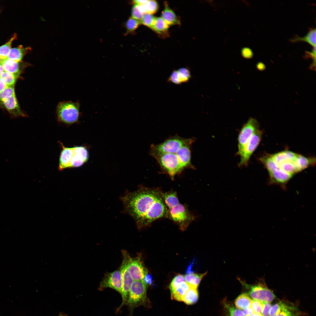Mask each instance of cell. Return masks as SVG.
Returning a JSON list of instances; mask_svg holds the SVG:
<instances>
[{"label":"cell","instance_id":"1","mask_svg":"<svg viewBox=\"0 0 316 316\" xmlns=\"http://www.w3.org/2000/svg\"><path fill=\"white\" fill-rule=\"evenodd\" d=\"M160 190L140 187L133 192H126L121 197L125 210L134 219L138 229L166 217L167 208Z\"/></svg>","mask_w":316,"mask_h":316},{"label":"cell","instance_id":"2","mask_svg":"<svg viewBox=\"0 0 316 316\" xmlns=\"http://www.w3.org/2000/svg\"><path fill=\"white\" fill-rule=\"evenodd\" d=\"M195 140L194 138H186L175 135L169 138L161 143L151 145L150 153H176L183 146L192 145Z\"/></svg>","mask_w":316,"mask_h":316},{"label":"cell","instance_id":"3","mask_svg":"<svg viewBox=\"0 0 316 316\" xmlns=\"http://www.w3.org/2000/svg\"><path fill=\"white\" fill-rule=\"evenodd\" d=\"M80 108V103L78 102H60L56 108V116L58 121L67 125L77 122L79 117Z\"/></svg>","mask_w":316,"mask_h":316},{"label":"cell","instance_id":"4","mask_svg":"<svg viewBox=\"0 0 316 316\" xmlns=\"http://www.w3.org/2000/svg\"><path fill=\"white\" fill-rule=\"evenodd\" d=\"M150 154L155 159L162 169L172 179L183 169L176 153H154Z\"/></svg>","mask_w":316,"mask_h":316},{"label":"cell","instance_id":"5","mask_svg":"<svg viewBox=\"0 0 316 316\" xmlns=\"http://www.w3.org/2000/svg\"><path fill=\"white\" fill-rule=\"evenodd\" d=\"M166 217L173 221L182 231L186 229L194 217L187 207L179 202L167 208Z\"/></svg>","mask_w":316,"mask_h":316},{"label":"cell","instance_id":"6","mask_svg":"<svg viewBox=\"0 0 316 316\" xmlns=\"http://www.w3.org/2000/svg\"><path fill=\"white\" fill-rule=\"evenodd\" d=\"M147 285L142 281H134L131 286L126 305L131 316L134 309L145 304L146 298Z\"/></svg>","mask_w":316,"mask_h":316},{"label":"cell","instance_id":"7","mask_svg":"<svg viewBox=\"0 0 316 316\" xmlns=\"http://www.w3.org/2000/svg\"><path fill=\"white\" fill-rule=\"evenodd\" d=\"M122 251L123 259L120 270L122 279V287L121 293L122 301L120 305L116 309V312H119L123 306L126 305L130 290L134 281L128 268V260L130 256L126 251L122 250Z\"/></svg>","mask_w":316,"mask_h":316},{"label":"cell","instance_id":"8","mask_svg":"<svg viewBox=\"0 0 316 316\" xmlns=\"http://www.w3.org/2000/svg\"><path fill=\"white\" fill-rule=\"evenodd\" d=\"M242 283L248 290V295L254 300L270 303L275 298L273 292L267 287L264 282L253 285L243 282Z\"/></svg>","mask_w":316,"mask_h":316},{"label":"cell","instance_id":"9","mask_svg":"<svg viewBox=\"0 0 316 316\" xmlns=\"http://www.w3.org/2000/svg\"><path fill=\"white\" fill-rule=\"evenodd\" d=\"M262 132L259 129L252 135L246 144L243 150L239 155L240 160L238 166H246L250 158L258 145L261 139Z\"/></svg>","mask_w":316,"mask_h":316},{"label":"cell","instance_id":"10","mask_svg":"<svg viewBox=\"0 0 316 316\" xmlns=\"http://www.w3.org/2000/svg\"><path fill=\"white\" fill-rule=\"evenodd\" d=\"M259 123L255 118H250L244 125L238 137V151L237 154L239 155L247 142L254 134L259 129Z\"/></svg>","mask_w":316,"mask_h":316},{"label":"cell","instance_id":"11","mask_svg":"<svg viewBox=\"0 0 316 316\" xmlns=\"http://www.w3.org/2000/svg\"><path fill=\"white\" fill-rule=\"evenodd\" d=\"M122 287V279L120 270L105 274L100 282L98 290L102 291L106 288H110L121 294Z\"/></svg>","mask_w":316,"mask_h":316},{"label":"cell","instance_id":"12","mask_svg":"<svg viewBox=\"0 0 316 316\" xmlns=\"http://www.w3.org/2000/svg\"><path fill=\"white\" fill-rule=\"evenodd\" d=\"M128 269L134 281H142L148 273L142 260L140 255L132 257L129 256L128 263Z\"/></svg>","mask_w":316,"mask_h":316},{"label":"cell","instance_id":"13","mask_svg":"<svg viewBox=\"0 0 316 316\" xmlns=\"http://www.w3.org/2000/svg\"><path fill=\"white\" fill-rule=\"evenodd\" d=\"M73 148L74 154L71 161V168L79 167L88 160L89 152L87 149L83 146H76Z\"/></svg>","mask_w":316,"mask_h":316},{"label":"cell","instance_id":"14","mask_svg":"<svg viewBox=\"0 0 316 316\" xmlns=\"http://www.w3.org/2000/svg\"><path fill=\"white\" fill-rule=\"evenodd\" d=\"M191 145L184 146L176 153L180 163L183 169H195L191 161Z\"/></svg>","mask_w":316,"mask_h":316},{"label":"cell","instance_id":"15","mask_svg":"<svg viewBox=\"0 0 316 316\" xmlns=\"http://www.w3.org/2000/svg\"><path fill=\"white\" fill-rule=\"evenodd\" d=\"M281 301V306L279 312L274 316H302L305 313L300 311L295 304L286 300Z\"/></svg>","mask_w":316,"mask_h":316},{"label":"cell","instance_id":"16","mask_svg":"<svg viewBox=\"0 0 316 316\" xmlns=\"http://www.w3.org/2000/svg\"><path fill=\"white\" fill-rule=\"evenodd\" d=\"M1 102L13 116L15 117L26 116V115L20 109L15 95Z\"/></svg>","mask_w":316,"mask_h":316},{"label":"cell","instance_id":"17","mask_svg":"<svg viewBox=\"0 0 316 316\" xmlns=\"http://www.w3.org/2000/svg\"><path fill=\"white\" fill-rule=\"evenodd\" d=\"M4 71L15 75L18 77L22 68L29 65L28 63H22L6 58L2 59L0 63Z\"/></svg>","mask_w":316,"mask_h":316},{"label":"cell","instance_id":"18","mask_svg":"<svg viewBox=\"0 0 316 316\" xmlns=\"http://www.w3.org/2000/svg\"><path fill=\"white\" fill-rule=\"evenodd\" d=\"M62 149L60 154L59 169L60 171L71 168V161L74 154L73 147H68L61 144Z\"/></svg>","mask_w":316,"mask_h":316},{"label":"cell","instance_id":"19","mask_svg":"<svg viewBox=\"0 0 316 316\" xmlns=\"http://www.w3.org/2000/svg\"><path fill=\"white\" fill-rule=\"evenodd\" d=\"M164 8L162 12L161 18L169 25H180V21L175 13L169 6L166 2L164 3Z\"/></svg>","mask_w":316,"mask_h":316},{"label":"cell","instance_id":"20","mask_svg":"<svg viewBox=\"0 0 316 316\" xmlns=\"http://www.w3.org/2000/svg\"><path fill=\"white\" fill-rule=\"evenodd\" d=\"M268 172L271 181L278 183L287 182L292 176L282 170L278 166L275 169Z\"/></svg>","mask_w":316,"mask_h":316},{"label":"cell","instance_id":"21","mask_svg":"<svg viewBox=\"0 0 316 316\" xmlns=\"http://www.w3.org/2000/svg\"><path fill=\"white\" fill-rule=\"evenodd\" d=\"M31 49L30 47H24L22 45H19L11 49L7 58L16 61L20 62L24 56Z\"/></svg>","mask_w":316,"mask_h":316},{"label":"cell","instance_id":"22","mask_svg":"<svg viewBox=\"0 0 316 316\" xmlns=\"http://www.w3.org/2000/svg\"><path fill=\"white\" fill-rule=\"evenodd\" d=\"M315 162V158L307 157L298 154L294 162V164L297 172L301 171L312 165Z\"/></svg>","mask_w":316,"mask_h":316},{"label":"cell","instance_id":"23","mask_svg":"<svg viewBox=\"0 0 316 316\" xmlns=\"http://www.w3.org/2000/svg\"><path fill=\"white\" fill-rule=\"evenodd\" d=\"M169 26L161 17L156 18L154 24L151 29L163 37L169 35Z\"/></svg>","mask_w":316,"mask_h":316},{"label":"cell","instance_id":"24","mask_svg":"<svg viewBox=\"0 0 316 316\" xmlns=\"http://www.w3.org/2000/svg\"><path fill=\"white\" fill-rule=\"evenodd\" d=\"M316 29L310 28L307 34L303 37L296 35L290 40L291 42H296L303 41L308 43L313 47H316Z\"/></svg>","mask_w":316,"mask_h":316},{"label":"cell","instance_id":"25","mask_svg":"<svg viewBox=\"0 0 316 316\" xmlns=\"http://www.w3.org/2000/svg\"><path fill=\"white\" fill-rule=\"evenodd\" d=\"M190 287V285L186 281L182 283L171 293L172 299L182 301L183 297Z\"/></svg>","mask_w":316,"mask_h":316},{"label":"cell","instance_id":"26","mask_svg":"<svg viewBox=\"0 0 316 316\" xmlns=\"http://www.w3.org/2000/svg\"><path fill=\"white\" fill-rule=\"evenodd\" d=\"M190 287L183 297L182 301L188 305L195 303L198 298V293L197 288L190 286Z\"/></svg>","mask_w":316,"mask_h":316},{"label":"cell","instance_id":"27","mask_svg":"<svg viewBox=\"0 0 316 316\" xmlns=\"http://www.w3.org/2000/svg\"><path fill=\"white\" fill-rule=\"evenodd\" d=\"M252 299L246 293H243L239 295L235 301L236 306L241 309H244L251 306Z\"/></svg>","mask_w":316,"mask_h":316},{"label":"cell","instance_id":"28","mask_svg":"<svg viewBox=\"0 0 316 316\" xmlns=\"http://www.w3.org/2000/svg\"><path fill=\"white\" fill-rule=\"evenodd\" d=\"M207 272L202 274L191 273L184 276L185 281L190 286L197 288L203 277L206 274Z\"/></svg>","mask_w":316,"mask_h":316},{"label":"cell","instance_id":"29","mask_svg":"<svg viewBox=\"0 0 316 316\" xmlns=\"http://www.w3.org/2000/svg\"><path fill=\"white\" fill-rule=\"evenodd\" d=\"M17 36L16 34L14 33L7 42L0 46V57L2 60L7 58L11 49L12 43L16 39Z\"/></svg>","mask_w":316,"mask_h":316},{"label":"cell","instance_id":"30","mask_svg":"<svg viewBox=\"0 0 316 316\" xmlns=\"http://www.w3.org/2000/svg\"><path fill=\"white\" fill-rule=\"evenodd\" d=\"M18 77L15 75L4 71L0 78L6 85L8 86L13 85Z\"/></svg>","mask_w":316,"mask_h":316},{"label":"cell","instance_id":"31","mask_svg":"<svg viewBox=\"0 0 316 316\" xmlns=\"http://www.w3.org/2000/svg\"><path fill=\"white\" fill-rule=\"evenodd\" d=\"M144 5L146 13L152 15L156 13L158 10V4L155 0H148Z\"/></svg>","mask_w":316,"mask_h":316},{"label":"cell","instance_id":"32","mask_svg":"<svg viewBox=\"0 0 316 316\" xmlns=\"http://www.w3.org/2000/svg\"><path fill=\"white\" fill-rule=\"evenodd\" d=\"M141 24L140 21L132 17L129 18L126 23L127 31L131 33L135 30Z\"/></svg>","mask_w":316,"mask_h":316},{"label":"cell","instance_id":"33","mask_svg":"<svg viewBox=\"0 0 316 316\" xmlns=\"http://www.w3.org/2000/svg\"><path fill=\"white\" fill-rule=\"evenodd\" d=\"M156 19L152 15L145 13L140 21L141 24L151 29L154 24Z\"/></svg>","mask_w":316,"mask_h":316},{"label":"cell","instance_id":"34","mask_svg":"<svg viewBox=\"0 0 316 316\" xmlns=\"http://www.w3.org/2000/svg\"><path fill=\"white\" fill-rule=\"evenodd\" d=\"M141 5H134L132 8V18L141 21L145 13Z\"/></svg>","mask_w":316,"mask_h":316},{"label":"cell","instance_id":"35","mask_svg":"<svg viewBox=\"0 0 316 316\" xmlns=\"http://www.w3.org/2000/svg\"><path fill=\"white\" fill-rule=\"evenodd\" d=\"M184 276L182 274H178L173 279L169 286L171 293L173 292L180 284L185 282Z\"/></svg>","mask_w":316,"mask_h":316},{"label":"cell","instance_id":"36","mask_svg":"<svg viewBox=\"0 0 316 316\" xmlns=\"http://www.w3.org/2000/svg\"><path fill=\"white\" fill-rule=\"evenodd\" d=\"M177 71L180 83L187 82L191 77L190 71L186 68H181Z\"/></svg>","mask_w":316,"mask_h":316},{"label":"cell","instance_id":"37","mask_svg":"<svg viewBox=\"0 0 316 316\" xmlns=\"http://www.w3.org/2000/svg\"><path fill=\"white\" fill-rule=\"evenodd\" d=\"M15 95L13 85L7 86L0 92V102L8 99Z\"/></svg>","mask_w":316,"mask_h":316},{"label":"cell","instance_id":"38","mask_svg":"<svg viewBox=\"0 0 316 316\" xmlns=\"http://www.w3.org/2000/svg\"><path fill=\"white\" fill-rule=\"evenodd\" d=\"M224 305L229 316H245L242 311L237 309L232 305L226 303H225Z\"/></svg>","mask_w":316,"mask_h":316},{"label":"cell","instance_id":"39","mask_svg":"<svg viewBox=\"0 0 316 316\" xmlns=\"http://www.w3.org/2000/svg\"><path fill=\"white\" fill-rule=\"evenodd\" d=\"M263 303L259 300H252L251 306L255 313L262 315Z\"/></svg>","mask_w":316,"mask_h":316},{"label":"cell","instance_id":"40","mask_svg":"<svg viewBox=\"0 0 316 316\" xmlns=\"http://www.w3.org/2000/svg\"><path fill=\"white\" fill-rule=\"evenodd\" d=\"M304 58L308 59L310 58L313 60V62L310 68L314 69H315L316 63V47H313V49L311 51H306L305 52Z\"/></svg>","mask_w":316,"mask_h":316},{"label":"cell","instance_id":"41","mask_svg":"<svg viewBox=\"0 0 316 316\" xmlns=\"http://www.w3.org/2000/svg\"><path fill=\"white\" fill-rule=\"evenodd\" d=\"M271 306V304L270 303H263L261 314L262 316H269V312Z\"/></svg>","mask_w":316,"mask_h":316},{"label":"cell","instance_id":"42","mask_svg":"<svg viewBox=\"0 0 316 316\" xmlns=\"http://www.w3.org/2000/svg\"><path fill=\"white\" fill-rule=\"evenodd\" d=\"M243 56L246 59H250L253 56V53L252 50L248 48H244L242 51Z\"/></svg>","mask_w":316,"mask_h":316},{"label":"cell","instance_id":"43","mask_svg":"<svg viewBox=\"0 0 316 316\" xmlns=\"http://www.w3.org/2000/svg\"><path fill=\"white\" fill-rule=\"evenodd\" d=\"M169 80L176 84L181 83L178 77L177 71H175L173 72L169 77Z\"/></svg>","mask_w":316,"mask_h":316},{"label":"cell","instance_id":"44","mask_svg":"<svg viewBox=\"0 0 316 316\" xmlns=\"http://www.w3.org/2000/svg\"><path fill=\"white\" fill-rule=\"evenodd\" d=\"M143 281L147 286L151 284L152 281V278L151 275L147 273L145 276Z\"/></svg>","mask_w":316,"mask_h":316},{"label":"cell","instance_id":"45","mask_svg":"<svg viewBox=\"0 0 316 316\" xmlns=\"http://www.w3.org/2000/svg\"><path fill=\"white\" fill-rule=\"evenodd\" d=\"M243 313L245 316H249L254 312L251 307H249L243 309Z\"/></svg>","mask_w":316,"mask_h":316},{"label":"cell","instance_id":"46","mask_svg":"<svg viewBox=\"0 0 316 316\" xmlns=\"http://www.w3.org/2000/svg\"><path fill=\"white\" fill-rule=\"evenodd\" d=\"M148 1V0H135L133 1V3L135 4V5H140L145 4Z\"/></svg>","mask_w":316,"mask_h":316},{"label":"cell","instance_id":"47","mask_svg":"<svg viewBox=\"0 0 316 316\" xmlns=\"http://www.w3.org/2000/svg\"><path fill=\"white\" fill-rule=\"evenodd\" d=\"M257 67L258 70L262 71L264 70L265 68V65L262 63L259 62L257 64Z\"/></svg>","mask_w":316,"mask_h":316},{"label":"cell","instance_id":"48","mask_svg":"<svg viewBox=\"0 0 316 316\" xmlns=\"http://www.w3.org/2000/svg\"><path fill=\"white\" fill-rule=\"evenodd\" d=\"M7 86L0 78V92Z\"/></svg>","mask_w":316,"mask_h":316},{"label":"cell","instance_id":"49","mask_svg":"<svg viewBox=\"0 0 316 316\" xmlns=\"http://www.w3.org/2000/svg\"><path fill=\"white\" fill-rule=\"evenodd\" d=\"M4 71V70L3 67L1 64H0V77Z\"/></svg>","mask_w":316,"mask_h":316},{"label":"cell","instance_id":"50","mask_svg":"<svg viewBox=\"0 0 316 316\" xmlns=\"http://www.w3.org/2000/svg\"><path fill=\"white\" fill-rule=\"evenodd\" d=\"M249 316H262V315L261 314L254 313Z\"/></svg>","mask_w":316,"mask_h":316},{"label":"cell","instance_id":"51","mask_svg":"<svg viewBox=\"0 0 316 316\" xmlns=\"http://www.w3.org/2000/svg\"><path fill=\"white\" fill-rule=\"evenodd\" d=\"M1 60H2V59H1V58L0 57V64L1 63Z\"/></svg>","mask_w":316,"mask_h":316},{"label":"cell","instance_id":"52","mask_svg":"<svg viewBox=\"0 0 316 316\" xmlns=\"http://www.w3.org/2000/svg\"><path fill=\"white\" fill-rule=\"evenodd\" d=\"M59 316H64V315H62L61 314V315H59Z\"/></svg>","mask_w":316,"mask_h":316}]
</instances>
